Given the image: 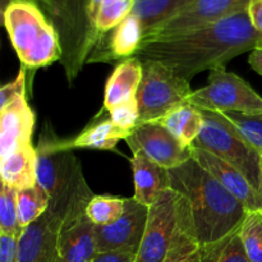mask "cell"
Wrapping results in <instances>:
<instances>
[{
  "label": "cell",
  "mask_w": 262,
  "mask_h": 262,
  "mask_svg": "<svg viewBox=\"0 0 262 262\" xmlns=\"http://www.w3.org/2000/svg\"><path fill=\"white\" fill-rule=\"evenodd\" d=\"M191 2L192 0H135L132 14L141 20L146 37L156 27L176 17Z\"/></svg>",
  "instance_id": "23"
},
{
  "label": "cell",
  "mask_w": 262,
  "mask_h": 262,
  "mask_svg": "<svg viewBox=\"0 0 262 262\" xmlns=\"http://www.w3.org/2000/svg\"><path fill=\"white\" fill-rule=\"evenodd\" d=\"M124 141L133 154H143L168 170L192 159V147L184 146L160 123L137 125Z\"/></svg>",
  "instance_id": "11"
},
{
  "label": "cell",
  "mask_w": 262,
  "mask_h": 262,
  "mask_svg": "<svg viewBox=\"0 0 262 262\" xmlns=\"http://www.w3.org/2000/svg\"><path fill=\"white\" fill-rule=\"evenodd\" d=\"M18 237L0 234V262H17Z\"/></svg>",
  "instance_id": "32"
},
{
  "label": "cell",
  "mask_w": 262,
  "mask_h": 262,
  "mask_svg": "<svg viewBox=\"0 0 262 262\" xmlns=\"http://www.w3.org/2000/svg\"><path fill=\"white\" fill-rule=\"evenodd\" d=\"M193 90L188 81L176 76L158 61H143L142 79L136 100L138 104V124L158 123L181 105L188 104Z\"/></svg>",
  "instance_id": "7"
},
{
  "label": "cell",
  "mask_w": 262,
  "mask_h": 262,
  "mask_svg": "<svg viewBox=\"0 0 262 262\" xmlns=\"http://www.w3.org/2000/svg\"><path fill=\"white\" fill-rule=\"evenodd\" d=\"M18 189L2 183L0 191V234L20 237L23 229L18 222Z\"/></svg>",
  "instance_id": "28"
},
{
  "label": "cell",
  "mask_w": 262,
  "mask_h": 262,
  "mask_svg": "<svg viewBox=\"0 0 262 262\" xmlns=\"http://www.w3.org/2000/svg\"><path fill=\"white\" fill-rule=\"evenodd\" d=\"M243 247L251 262H262V211H250L239 228Z\"/></svg>",
  "instance_id": "27"
},
{
  "label": "cell",
  "mask_w": 262,
  "mask_h": 262,
  "mask_svg": "<svg viewBox=\"0 0 262 262\" xmlns=\"http://www.w3.org/2000/svg\"><path fill=\"white\" fill-rule=\"evenodd\" d=\"M96 255L95 224L87 215L66 222L59 242V262H91Z\"/></svg>",
  "instance_id": "16"
},
{
  "label": "cell",
  "mask_w": 262,
  "mask_h": 262,
  "mask_svg": "<svg viewBox=\"0 0 262 262\" xmlns=\"http://www.w3.org/2000/svg\"><path fill=\"white\" fill-rule=\"evenodd\" d=\"M35 114L26 100L18 97L0 109V158L9 155L15 148L31 143Z\"/></svg>",
  "instance_id": "15"
},
{
  "label": "cell",
  "mask_w": 262,
  "mask_h": 262,
  "mask_svg": "<svg viewBox=\"0 0 262 262\" xmlns=\"http://www.w3.org/2000/svg\"><path fill=\"white\" fill-rule=\"evenodd\" d=\"M36 148L32 143L15 148L9 155L0 158L2 183L18 189H26L37 183Z\"/></svg>",
  "instance_id": "19"
},
{
  "label": "cell",
  "mask_w": 262,
  "mask_h": 262,
  "mask_svg": "<svg viewBox=\"0 0 262 262\" xmlns=\"http://www.w3.org/2000/svg\"><path fill=\"white\" fill-rule=\"evenodd\" d=\"M262 33L247 10L219 22L168 37L146 38L135 53L141 63L158 61L191 82L196 74L225 67L233 58L258 48Z\"/></svg>",
  "instance_id": "1"
},
{
  "label": "cell",
  "mask_w": 262,
  "mask_h": 262,
  "mask_svg": "<svg viewBox=\"0 0 262 262\" xmlns=\"http://www.w3.org/2000/svg\"><path fill=\"white\" fill-rule=\"evenodd\" d=\"M158 123L163 124L184 146L192 147L202 129L204 117L201 109L188 102L171 110Z\"/></svg>",
  "instance_id": "22"
},
{
  "label": "cell",
  "mask_w": 262,
  "mask_h": 262,
  "mask_svg": "<svg viewBox=\"0 0 262 262\" xmlns=\"http://www.w3.org/2000/svg\"><path fill=\"white\" fill-rule=\"evenodd\" d=\"M201 112L204 125L192 147L207 151L237 168L262 193L261 154L224 113L206 109Z\"/></svg>",
  "instance_id": "6"
},
{
  "label": "cell",
  "mask_w": 262,
  "mask_h": 262,
  "mask_svg": "<svg viewBox=\"0 0 262 262\" xmlns=\"http://www.w3.org/2000/svg\"><path fill=\"white\" fill-rule=\"evenodd\" d=\"M36 177L46 193L51 197L69 183L76 171L82 168L72 150L63 146L51 128H45L36 147Z\"/></svg>",
  "instance_id": "9"
},
{
  "label": "cell",
  "mask_w": 262,
  "mask_h": 262,
  "mask_svg": "<svg viewBox=\"0 0 262 262\" xmlns=\"http://www.w3.org/2000/svg\"><path fill=\"white\" fill-rule=\"evenodd\" d=\"M247 13L253 27L262 33V0H253L248 7Z\"/></svg>",
  "instance_id": "34"
},
{
  "label": "cell",
  "mask_w": 262,
  "mask_h": 262,
  "mask_svg": "<svg viewBox=\"0 0 262 262\" xmlns=\"http://www.w3.org/2000/svg\"><path fill=\"white\" fill-rule=\"evenodd\" d=\"M50 196L36 183L30 188L20 189L17 194L18 222L22 229L40 219L50 206Z\"/></svg>",
  "instance_id": "25"
},
{
  "label": "cell",
  "mask_w": 262,
  "mask_h": 262,
  "mask_svg": "<svg viewBox=\"0 0 262 262\" xmlns=\"http://www.w3.org/2000/svg\"><path fill=\"white\" fill-rule=\"evenodd\" d=\"M192 156L205 170L237 197L248 211H262V193L237 168L201 148L192 147Z\"/></svg>",
  "instance_id": "14"
},
{
  "label": "cell",
  "mask_w": 262,
  "mask_h": 262,
  "mask_svg": "<svg viewBox=\"0 0 262 262\" xmlns=\"http://www.w3.org/2000/svg\"><path fill=\"white\" fill-rule=\"evenodd\" d=\"M127 199L114 196H94L86 207V215L92 224L109 225L117 222L125 210Z\"/></svg>",
  "instance_id": "26"
},
{
  "label": "cell",
  "mask_w": 262,
  "mask_h": 262,
  "mask_svg": "<svg viewBox=\"0 0 262 262\" xmlns=\"http://www.w3.org/2000/svg\"><path fill=\"white\" fill-rule=\"evenodd\" d=\"M239 129L243 137L262 154V114L246 115L241 113H224Z\"/></svg>",
  "instance_id": "29"
},
{
  "label": "cell",
  "mask_w": 262,
  "mask_h": 262,
  "mask_svg": "<svg viewBox=\"0 0 262 262\" xmlns=\"http://www.w3.org/2000/svg\"><path fill=\"white\" fill-rule=\"evenodd\" d=\"M188 102L199 109L220 113L262 114V97L245 79L228 72L225 67L210 71L209 84L193 91Z\"/></svg>",
  "instance_id": "8"
},
{
  "label": "cell",
  "mask_w": 262,
  "mask_h": 262,
  "mask_svg": "<svg viewBox=\"0 0 262 262\" xmlns=\"http://www.w3.org/2000/svg\"><path fill=\"white\" fill-rule=\"evenodd\" d=\"M26 91V72L25 69H20L17 78L10 83H7L0 89V109L5 107L17 100L18 97L23 96Z\"/></svg>",
  "instance_id": "31"
},
{
  "label": "cell",
  "mask_w": 262,
  "mask_h": 262,
  "mask_svg": "<svg viewBox=\"0 0 262 262\" xmlns=\"http://www.w3.org/2000/svg\"><path fill=\"white\" fill-rule=\"evenodd\" d=\"M66 222L49 207L40 219L23 229L18 239L17 262H59V242Z\"/></svg>",
  "instance_id": "13"
},
{
  "label": "cell",
  "mask_w": 262,
  "mask_h": 262,
  "mask_svg": "<svg viewBox=\"0 0 262 262\" xmlns=\"http://www.w3.org/2000/svg\"><path fill=\"white\" fill-rule=\"evenodd\" d=\"M261 179H262V154H261Z\"/></svg>",
  "instance_id": "38"
},
{
  "label": "cell",
  "mask_w": 262,
  "mask_h": 262,
  "mask_svg": "<svg viewBox=\"0 0 262 262\" xmlns=\"http://www.w3.org/2000/svg\"><path fill=\"white\" fill-rule=\"evenodd\" d=\"M3 22L23 67L35 69L60 61L58 33L32 0H12L3 9Z\"/></svg>",
  "instance_id": "5"
},
{
  "label": "cell",
  "mask_w": 262,
  "mask_h": 262,
  "mask_svg": "<svg viewBox=\"0 0 262 262\" xmlns=\"http://www.w3.org/2000/svg\"><path fill=\"white\" fill-rule=\"evenodd\" d=\"M199 250L188 201L179 192L165 189L148 210L147 227L135 262H179Z\"/></svg>",
  "instance_id": "3"
},
{
  "label": "cell",
  "mask_w": 262,
  "mask_h": 262,
  "mask_svg": "<svg viewBox=\"0 0 262 262\" xmlns=\"http://www.w3.org/2000/svg\"><path fill=\"white\" fill-rule=\"evenodd\" d=\"M143 38H145V30L142 23L130 13L122 23H119L113 30L107 42V49L95 61H106L107 59L127 60L135 55Z\"/></svg>",
  "instance_id": "20"
},
{
  "label": "cell",
  "mask_w": 262,
  "mask_h": 262,
  "mask_svg": "<svg viewBox=\"0 0 262 262\" xmlns=\"http://www.w3.org/2000/svg\"><path fill=\"white\" fill-rule=\"evenodd\" d=\"M248 63H250V66L252 67L258 74H261L262 76V49L261 48L253 49L250 58H248Z\"/></svg>",
  "instance_id": "35"
},
{
  "label": "cell",
  "mask_w": 262,
  "mask_h": 262,
  "mask_svg": "<svg viewBox=\"0 0 262 262\" xmlns=\"http://www.w3.org/2000/svg\"><path fill=\"white\" fill-rule=\"evenodd\" d=\"M109 115L115 125L127 130V132H132L137 127L138 119H140L138 104L136 97L113 107L112 110H109Z\"/></svg>",
  "instance_id": "30"
},
{
  "label": "cell",
  "mask_w": 262,
  "mask_h": 262,
  "mask_svg": "<svg viewBox=\"0 0 262 262\" xmlns=\"http://www.w3.org/2000/svg\"><path fill=\"white\" fill-rule=\"evenodd\" d=\"M136 255L125 251H115V252L97 253L96 257L91 262H135Z\"/></svg>",
  "instance_id": "33"
},
{
  "label": "cell",
  "mask_w": 262,
  "mask_h": 262,
  "mask_svg": "<svg viewBox=\"0 0 262 262\" xmlns=\"http://www.w3.org/2000/svg\"><path fill=\"white\" fill-rule=\"evenodd\" d=\"M253 0H192L181 13L151 31L146 38L168 37L204 27L248 9Z\"/></svg>",
  "instance_id": "12"
},
{
  "label": "cell",
  "mask_w": 262,
  "mask_h": 262,
  "mask_svg": "<svg viewBox=\"0 0 262 262\" xmlns=\"http://www.w3.org/2000/svg\"><path fill=\"white\" fill-rule=\"evenodd\" d=\"M130 132L122 129L109 118L102 117L101 120L91 123L82 133L71 141H64L63 146L69 150L73 148H96V150H113L120 140H125Z\"/></svg>",
  "instance_id": "21"
},
{
  "label": "cell",
  "mask_w": 262,
  "mask_h": 262,
  "mask_svg": "<svg viewBox=\"0 0 262 262\" xmlns=\"http://www.w3.org/2000/svg\"><path fill=\"white\" fill-rule=\"evenodd\" d=\"M58 33L68 83L76 81L102 35L90 15V0H32Z\"/></svg>",
  "instance_id": "4"
},
{
  "label": "cell",
  "mask_w": 262,
  "mask_h": 262,
  "mask_svg": "<svg viewBox=\"0 0 262 262\" xmlns=\"http://www.w3.org/2000/svg\"><path fill=\"white\" fill-rule=\"evenodd\" d=\"M115 2H119V0H102V5L110 4V3H115ZM102 5H101V7H102ZM100 9H101V8H100Z\"/></svg>",
  "instance_id": "37"
},
{
  "label": "cell",
  "mask_w": 262,
  "mask_h": 262,
  "mask_svg": "<svg viewBox=\"0 0 262 262\" xmlns=\"http://www.w3.org/2000/svg\"><path fill=\"white\" fill-rule=\"evenodd\" d=\"M135 194L133 199L150 207L165 189L170 188L169 170L143 154H133L132 160Z\"/></svg>",
  "instance_id": "17"
},
{
  "label": "cell",
  "mask_w": 262,
  "mask_h": 262,
  "mask_svg": "<svg viewBox=\"0 0 262 262\" xmlns=\"http://www.w3.org/2000/svg\"><path fill=\"white\" fill-rule=\"evenodd\" d=\"M179 262H199V252L194 253V255L191 256V257L186 258V260H183V261H179Z\"/></svg>",
  "instance_id": "36"
},
{
  "label": "cell",
  "mask_w": 262,
  "mask_h": 262,
  "mask_svg": "<svg viewBox=\"0 0 262 262\" xmlns=\"http://www.w3.org/2000/svg\"><path fill=\"white\" fill-rule=\"evenodd\" d=\"M199 262H251L243 247L239 229L217 242L202 246L199 250Z\"/></svg>",
  "instance_id": "24"
},
{
  "label": "cell",
  "mask_w": 262,
  "mask_h": 262,
  "mask_svg": "<svg viewBox=\"0 0 262 262\" xmlns=\"http://www.w3.org/2000/svg\"><path fill=\"white\" fill-rule=\"evenodd\" d=\"M169 178L170 188L188 201L200 248L239 229L250 212L193 156L183 165L169 169Z\"/></svg>",
  "instance_id": "2"
},
{
  "label": "cell",
  "mask_w": 262,
  "mask_h": 262,
  "mask_svg": "<svg viewBox=\"0 0 262 262\" xmlns=\"http://www.w3.org/2000/svg\"><path fill=\"white\" fill-rule=\"evenodd\" d=\"M150 207L127 199L124 214L109 225H95L97 253L125 251L137 256L145 235Z\"/></svg>",
  "instance_id": "10"
},
{
  "label": "cell",
  "mask_w": 262,
  "mask_h": 262,
  "mask_svg": "<svg viewBox=\"0 0 262 262\" xmlns=\"http://www.w3.org/2000/svg\"><path fill=\"white\" fill-rule=\"evenodd\" d=\"M142 79V63L137 58L123 60L115 67L105 86L104 109L112 110L118 105L135 99Z\"/></svg>",
  "instance_id": "18"
}]
</instances>
